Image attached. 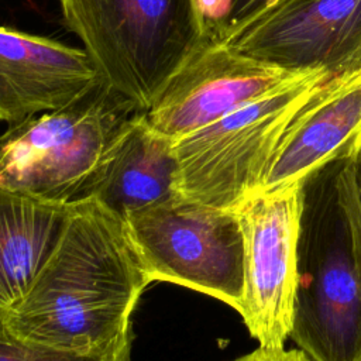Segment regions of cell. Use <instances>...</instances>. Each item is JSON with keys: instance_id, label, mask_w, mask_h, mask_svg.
Instances as JSON below:
<instances>
[{"instance_id": "6da1fadb", "label": "cell", "mask_w": 361, "mask_h": 361, "mask_svg": "<svg viewBox=\"0 0 361 361\" xmlns=\"http://www.w3.org/2000/svg\"><path fill=\"white\" fill-rule=\"evenodd\" d=\"M149 283L124 219L83 199L71 203L56 247L3 326L32 345L97 353L131 333V313Z\"/></svg>"}, {"instance_id": "7a4b0ae2", "label": "cell", "mask_w": 361, "mask_h": 361, "mask_svg": "<svg viewBox=\"0 0 361 361\" xmlns=\"http://www.w3.org/2000/svg\"><path fill=\"white\" fill-rule=\"evenodd\" d=\"M353 155L302 180L290 338L312 361H361V251L345 195Z\"/></svg>"}, {"instance_id": "3957f363", "label": "cell", "mask_w": 361, "mask_h": 361, "mask_svg": "<svg viewBox=\"0 0 361 361\" xmlns=\"http://www.w3.org/2000/svg\"><path fill=\"white\" fill-rule=\"evenodd\" d=\"M141 113L103 79L61 109L8 126L0 183L55 203L87 199L111 145Z\"/></svg>"}, {"instance_id": "277c9868", "label": "cell", "mask_w": 361, "mask_h": 361, "mask_svg": "<svg viewBox=\"0 0 361 361\" xmlns=\"http://www.w3.org/2000/svg\"><path fill=\"white\" fill-rule=\"evenodd\" d=\"M103 79L147 110L200 42L193 0H59Z\"/></svg>"}, {"instance_id": "5b68a950", "label": "cell", "mask_w": 361, "mask_h": 361, "mask_svg": "<svg viewBox=\"0 0 361 361\" xmlns=\"http://www.w3.org/2000/svg\"><path fill=\"white\" fill-rule=\"evenodd\" d=\"M330 76L324 69L310 71L296 83L173 141L178 193L234 210L261 188L286 128Z\"/></svg>"}, {"instance_id": "8992f818", "label": "cell", "mask_w": 361, "mask_h": 361, "mask_svg": "<svg viewBox=\"0 0 361 361\" xmlns=\"http://www.w3.org/2000/svg\"><path fill=\"white\" fill-rule=\"evenodd\" d=\"M124 221L151 282H172L243 310L244 237L235 210L178 193Z\"/></svg>"}, {"instance_id": "52a82bcc", "label": "cell", "mask_w": 361, "mask_h": 361, "mask_svg": "<svg viewBox=\"0 0 361 361\" xmlns=\"http://www.w3.org/2000/svg\"><path fill=\"white\" fill-rule=\"evenodd\" d=\"M244 237L243 322L261 347L283 348L296 296L302 180L250 193L235 209Z\"/></svg>"}, {"instance_id": "ba28073f", "label": "cell", "mask_w": 361, "mask_h": 361, "mask_svg": "<svg viewBox=\"0 0 361 361\" xmlns=\"http://www.w3.org/2000/svg\"><path fill=\"white\" fill-rule=\"evenodd\" d=\"M309 72H290L226 44L200 41L158 92L145 118L158 134L176 141Z\"/></svg>"}, {"instance_id": "9c48e42d", "label": "cell", "mask_w": 361, "mask_h": 361, "mask_svg": "<svg viewBox=\"0 0 361 361\" xmlns=\"http://www.w3.org/2000/svg\"><path fill=\"white\" fill-rule=\"evenodd\" d=\"M226 45L290 72L348 69L361 49V0H290Z\"/></svg>"}, {"instance_id": "30bf717a", "label": "cell", "mask_w": 361, "mask_h": 361, "mask_svg": "<svg viewBox=\"0 0 361 361\" xmlns=\"http://www.w3.org/2000/svg\"><path fill=\"white\" fill-rule=\"evenodd\" d=\"M103 80L86 49L0 27V120L61 109Z\"/></svg>"}, {"instance_id": "8fae6325", "label": "cell", "mask_w": 361, "mask_h": 361, "mask_svg": "<svg viewBox=\"0 0 361 361\" xmlns=\"http://www.w3.org/2000/svg\"><path fill=\"white\" fill-rule=\"evenodd\" d=\"M361 147V71L327 78L286 128L259 190L303 180Z\"/></svg>"}, {"instance_id": "7c38bea8", "label": "cell", "mask_w": 361, "mask_h": 361, "mask_svg": "<svg viewBox=\"0 0 361 361\" xmlns=\"http://www.w3.org/2000/svg\"><path fill=\"white\" fill-rule=\"evenodd\" d=\"M173 141L158 134L138 114L104 158L87 199H96L123 219L134 210L178 195Z\"/></svg>"}, {"instance_id": "4fadbf2b", "label": "cell", "mask_w": 361, "mask_h": 361, "mask_svg": "<svg viewBox=\"0 0 361 361\" xmlns=\"http://www.w3.org/2000/svg\"><path fill=\"white\" fill-rule=\"evenodd\" d=\"M71 203H55L0 183V319L27 295L56 247Z\"/></svg>"}, {"instance_id": "5bb4252c", "label": "cell", "mask_w": 361, "mask_h": 361, "mask_svg": "<svg viewBox=\"0 0 361 361\" xmlns=\"http://www.w3.org/2000/svg\"><path fill=\"white\" fill-rule=\"evenodd\" d=\"M290 0H193L200 27V41L226 44L257 18Z\"/></svg>"}, {"instance_id": "9a60e30c", "label": "cell", "mask_w": 361, "mask_h": 361, "mask_svg": "<svg viewBox=\"0 0 361 361\" xmlns=\"http://www.w3.org/2000/svg\"><path fill=\"white\" fill-rule=\"evenodd\" d=\"M0 361H131V333L97 353L73 354L24 343L13 337L0 319Z\"/></svg>"}, {"instance_id": "2e32d148", "label": "cell", "mask_w": 361, "mask_h": 361, "mask_svg": "<svg viewBox=\"0 0 361 361\" xmlns=\"http://www.w3.org/2000/svg\"><path fill=\"white\" fill-rule=\"evenodd\" d=\"M231 361H312L309 355L300 348H267L258 347L257 350L244 354Z\"/></svg>"}, {"instance_id": "e0dca14e", "label": "cell", "mask_w": 361, "mask_h": 361, "mask_svg": "<svg viewBox=\"0 0 361 361\" xmlns=\"http://www.w3.org/2000/svg\"><path fill=\"white\" fill-rule=\"evenodd\" d=\"M348 71H361V49L358 51V54L355 55L354 61L351 62V66L348 68Z\"/></svg>"}, {"instance_id": "ac0fdd59", "label": "cell", "mask_w": 361, "mask_h": 361, "mask_svg": "<svg viewBox=\"0 0 361 361\" xmlns=\"http://www.w3.org/2000/svg\"><path fill=\"white\" fill-rule=\"evenodd\" d=\"M360 151H361V147H360Z\"/></svg>"}]
</instances>
